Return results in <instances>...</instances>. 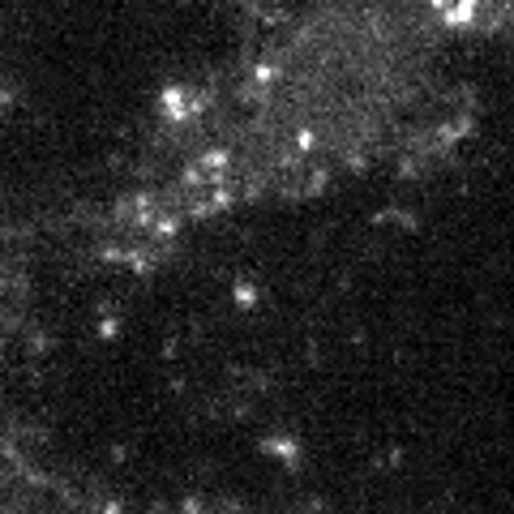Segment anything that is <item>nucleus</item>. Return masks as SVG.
Listing matches in <instances>:
<instances>
[{
  "label": "nucleus",
  "instance_id": "1",
  "mask_svg": "<svg viewBox=\"0 0 514 514\" xmlns=\"http://www.w3.org/2000/svg\"><path fill=\"white\" fill-rule=\"evenodd\" d=\"M446 9L458 30H514V0H446Z\"/></svg>",
  "mask_w": 514,
  "mask_h": 514
}]
</instances>
